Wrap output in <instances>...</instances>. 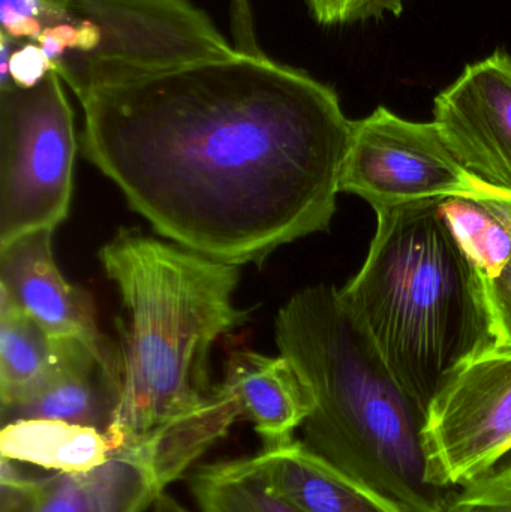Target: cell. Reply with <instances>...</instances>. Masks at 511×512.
<instances>
[{"mask_svg":"<svg viewBox=\"0 0 511 512\" xmlns=\"http://www.w3.org/2000/svg\"><path fill=\"white\" fill-rule=\"evenodd\" d=\"M2 457L0 512H144L165 492L138 445L86 472L26 475Z\"/></svg>","mask_w":511,"mask_h":512,"instance_id":"11","label":"cell"},{"mask_svg":"<svg viewBox=\"0 0 511 512\" xmlns=\"http://www.w3.org/2000/svg\"><path fill=\"white\" fill-rule=\"evenodd\" d=\"M275 337L314 396L302 441L405 512L446 510L456 490L429 480L428 409L396 378L341 289L294 294L276 316Z\"/></svg>","mask_w":511,"mask_h":512,"instance_id":"2","label":"cell"},{"mask_svg":"<svg viewBox=\"0 0 511 512\" xmlns=\"http://www.w3.org/2000/svg\"><path fill=\"white\" fill-rule=\"evenodd\" d=\"M0 453L12 462L50 472H86L110 460L116 451L107 435L92 427L21 420L2 426Z\"/></svg>","mask_w":511,"mask_h":512,"instance_id":"16","label":"cell"},{"mask_svg":"<svg viewBox=\"0 0 511 512\" xmlns=\"http://www.w3.org/2000/svg\"><path fill=\"white\" fill-rule=\"evenodd\" d=\"M68 0H0L2 32L17 41L38 42L45 27L63 23Z\"/></svg>","mask_w":511,"mask_h":512,"instance_id":"21","label":"cell"},{"mask_svg":"<svg viewBox=\"0 0 511 512\" xmlns=\"http://www.w3.org/2000/svg\"><path fill=\"white\" fill-rule=\"evenodd\" d=\"M152 512H191L167 492L159 493L152 504Z\"/></svg>","mask_w":511,"mask_h":512,"instance_id":"27","label":"cell"},{"mask_svg":"<svg viewBox=\"0 0 511 512\" xmlns=\"http://www.w3.org/2000/svg\"><path fill=\"white\" fill-rule=\"evenodd\" d=\"M51 71H54V63L36 42H21L12 53L9 75L12 84L20 89H33Z\"/></svg>","mask_w":511,"mask_h":512,"instance_id":"24","label":"cell"},{"mask_svg":"<svg viewBox=\"0 0 511 512\" xmlns=\"http://www.w3.org/2000/svg\"><path fill=\"white\" fill-rule=\"evenodd\" d=\"M99 261L116 283L119 382L107 430L114 451L140 444L215 396L209 357L219 337L251 318L234 306L240 267L120 228Z\"/></svg>","mask_w":511,"mask_h":512,"instance_id":"3","label":"cell"},{"mask_svg":"<svg viewBox=\"0 0 511 512\" xmlns=\"http://www.w3.org/2000/svg\"><path fill=\"white\" fill-rule=\"evenodd\" d=\"M441 210L456 242L482 279L501 274L511 261V234L506 225L470 197L444 198Z\"/></svg>","mask_w":511,"mask_h":512,"instance_id":"19","label":"cell"},{"mask_svg":"<svg viewBox=\"0 0 511 512\" xmlns=\"http://www.w3.org/2000/svg\"><path fill=\"white\" fill-rule=\"evenodd\" d=\"M495 346L511 348V261L494 279H483Z\"/></svg>","mask_w":511,"mask_h":512,"instance_id":"23","label":"cell"},{"mask_svg":"<svg viewBox=\"0 0 511 512\" xmlns=\"http://www.w3.org/2000/svg\"><path fill=\"white\" fill-rule=\"evenodd\" d=\"M315 21L323 26L359 23L404 12V0H306Z\"/></svg>","mask_w":511,"mask_h":512,"instance_id":"22","label":"cell"},{"mask_svg":"<svg viewBox=\"0 0 511 512\" xmlns=\"http://www.w3.org/2000/svg\"><path fill=\"white\" fill-rule=\"evenodd\" d=\"M189 490L201 512H303L270 492L236 460L198 468Z\"/></svg>","mask_w":511,"mask_h":512,"instance_id":"18","label":"cell"},{"mask_svg":"<svg viewBox=\"0 0 511 512\" xmlns=\"http://www.w3.org/2000/svg\"><path fill=\"white\" fill-rule=\"evenodd\" d=\"M236 463L303 512H405L296 438Z\"/></svg>","mask_w":511,"mask_h":512,"instance_id":"12","label":"cell"},{"mask_svg":"<svg viewBox=\"0 0 511 512\" xmlns=\"http://www.w3.org/2000/svg\"><path fill=\"white\" fill-rule=\"evenodd\" d=\"M443 512H511V454L456 490Z\"/></svg>","mask_w":511,"mask_h":512,"instance_id":"20","label":"cell"},{"mask_svg":"<svg viewBox=\"0 0 511 512\" xmlns=\"http://www.w3.org/2000/svg\"><path fill=\"white\" fill-rule=\"evenodd\" d=\"M375 213L365 264L341 295L396 378L428 409L459 367L495 345L483 279L441 200Z\"/></svg>","mask_w":511,"mask_h":512,"instance_id":"4","label":"cell"},{"mask_svg":"<svg viewBox=\"0 0 511 512\" xmlns=\"http://www.w3.org/2000/svg\"><path fill=\"white\" fill-rule=\"evenodd\" d=\"M429 480L458 490L511 454V348L491 346L459 367L429 403Z\"/></svg>","mask_w":511,"mask_h":512,"instance_id":"7","label":"cell"},{"mask_svg":"<svg viewBox=\"0 0 511 512\" xmlns=\"http://www.w3.org/2000/svg\"><path fill=\"white\" fill-rule=\"evenodd\" d=\"M242 418L236 396L219 384L215 396L194 414L164 427L141 441L162 489L179 480L195 460L200 459L230 427Z\"/></svg>","mask_w":511,"mask_h":512,"instance_id":"17","label":"cell"},{"mask_svg":"<svg viewBox=\"0 0 511 512\" xmlns=\"http://www.w3.org/2000/svg\"><path fill=\"white\" fill-rule=\"evenodd\" d=\"M231 30H233L234 48L249 56H266L255 36L254 18H252L249 0H231Z\"/></svg>","mask_w":511,"mask_h":512,"instance_id":"25","label":"cell"},{"mask_svg":"<svg viewBox=\"0 0 511 512\" xmlns=\"http://www.w3.org/2000/svg\"><path fill=\"white\" fill-rule=\"evenodd\" d=\"M68 20L90 21L98 33L92 53L54 62L78 101L102 84L239 53L191 0H68Z\"/></svg>","mask_w":511,"mask_h":512,"instance_id":"6","label":"cell"},{"mask_svg":"<svg viewBox=\"0 0 511 512\" xmlns=\"http://www.w3.org/2000/svg\"><path fill=\"white\" fill-rule=\"evenodd\" d=\"M221 384L236 396L243 420L251 421L264 448L293 441L314 409L311 390L282 355L234 349L225 361Z\"/></svg>","mask_w":511,"mask_h":512,"instance_id":"13","label":"cell"},{"mask_svg":"<svg viewBox=\"0 0 511 512\" xmlns=\"http://www.w3.org/2000/svg\"><path fill=\"white\" fill-rule=\"evenodd\" d=\"M116 393L86 346L78 343L59 370L29 396L0 408L2 426L21 420H51L107 433Z\"/></svg>","mask_w":511,"mask_h":512,"instance_id":"14","label":"cell"},{"mask_svg":"<svg viewBox=\"0 0 511 512\" xmlns=\"http://www.w3.org/2000/svg\"><path fill=\"white\" fill-rule=\"evenodd\" d=\"M341 192L375 212L425 200L468 197L473 174L455 158L437 123L411 122L378 107L354 122Z\"/></svg>","mask_w":511,"mask_h":512,"instance_id":"8","label":"cell"},{"mask_svg":"<svg viewBox=\"0 0 511 512\" xmlns=\"http://www.w3.org/2000/svg\"><path fill=\"white\" fill-rule=\"evenodd\" d=\"M470 198L479 201L489 212L494 213L511 234V192L495 188L473 176V194Z\"/></svg>","mask_w":511,"mask_h":512,"instance_id":"26","label":"cell"},{"mask_svg":"<svg viewBox=\"0 0 511 512\" xmlns=\"http://www.w3.org/2000/svg\"><path fill=\"white\" fill-rule=\"evenodd\" d=\"M434 122L468 173L511 192V56L471 63L435 98Z\"/></svg>","mask_w":511,"mask_h":512,"instance_id":"9","label":"cell"},{"mask_svg":"<svg viewBox=\"0 0 511 512\" xmlns=\"http://www.w3.org/2000/svg\"><path fill=\"white\" fill-rule=\"evenodd\" d=\"M53 234L35 231L0 248V292L48 336L83 343L98 361L117 400L119 352L99 331L89 292L71 285L57 268L51 246Z\"/></svg>","mask_w":511,"mask_h":512,"instance_id":"10","label":"cell"},{"mask_svg":"<svg viewBox=\"0 0 511 512\" xmlns=\"http://www.w3.org/2000/svg\"><path fill=\"white\" fill-rule=\"evenodd\" d=\"M80 102L87 161L188 251L261 267L332 224L354 122L302 69L239 51L102 84Z\"/></svg>","mask_w":511,"mask_h":512,"instance_id":"1","label":"cell"},{"mask_svg":"<svg viewBox=\"0 0 511 512\" xmlns=\"http://www.w3.org/2000/svg\"><path fill=\"white\" fill-rule=\"evenodd\" d=\"M78 140L62 78L0 89V248L68 218Z\"/></svg>","mask_w":511,"mask_h":512,"instance_id":"5","label":"cell"},{"mask_svg":"<svg viewBox=\"0 0 511 512\" xmlns=\"http://www.w3.org/2000/svg\"><path fill=\"white\" fill-rule=\"evenodd\" d=\"M78 343L48 336L8 295L0 292V408L41 387L62 367Z\"/></svg>","mask_w":511,"mask_h":512,"instance_id":"15","label":"cell"}]
</instances>
